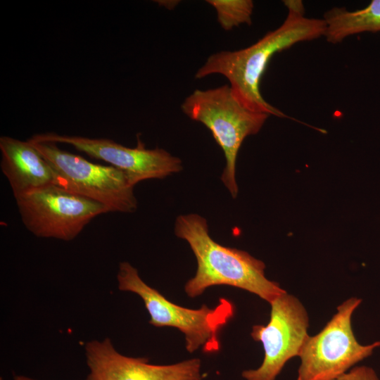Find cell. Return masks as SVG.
<instances>
[{
	"mask_svg": "<svg viewBox=\"0 0 380 380\" xmlns=\"http://www.w3.org/2000/svg\"><path fill=\"white\" fill-rule=\"evenodd\" d=\"M288 14L283 23L267 32L258 42L240 50L222 51L211 54L197 70L195 78L213 74L224 76L237 100L248 109L287 118L283 112L267 102L260 91V82L272 57L301 42L324 36L322 19L305 15L301 1H284Z\"/></svg>",
	"mask_w": 380,
	"mask_h": 380,
	"instance_id": "1",
	"label": "cell"
},
{
	"mask_svg": "<svg viewBox=\"0 0 380 380\" xmlns=\"http://www.w3.org/2000/svg\"><path fill=\"white\" fill-rule=\"evenodd\" d=\"M175 232L188 242L197 261L194 277L184 285V291L190 298L201 295L210 286L227 285L254 293L270 303L286 291L265 277L262 261L244 251L215 242L203 217L197 214L179 215Z\"/></svg>",
	"mask_w": 380,
	"mask_h": 380,
	"instance_id": "2",
	"label": "cell"
},
{
	"mask_svg": "<svg viewBox=\"0 0 380 380\" xmlns=\"http://www.w3.org/2000/svg\"><path fill=\"white\" fill-rule=\"evenodd\" d=\"M117 279L120 291L136 293L143 300L151 325L175 327L184 335L189 353L201 348L204 353L219 350L220 331L234 314V305L229 300L220 298L213 308L206 305L198 309L179 306L146 284L137 270L127 262L120 263Z\"/></svg>",
	"mask_w": 380,
	"mask_h": 380,
	"instance_id": "3",
	"label": "cell"
},
{
	"mask_svg": "<svg viewBox=\"0 0 380 380\" xmlns=\"http://www.w3.org/2000/svg\"><path fill=\"white\" fill-rule=\"evenodd\" d=\"M190 119L201 122L211 132L226 158L221 179L233 198L238 192L236 161L243 141L257 134L270 115L253 111L242 105L229 85L196 89L181 105Z\"/></svg>",
	"mask_w": 380,
	"mask_h": 380,
	"instance_id": "4",
	"label": "cell"
},
{
	"mask_svg": "<svg viewBox=\"0 0 380 380\" xmlns=\"http://www.w3.org/2000/svg\"><path fill=\"white\" fill-rule=\"evenodd\" d=\"M28 141L53 168L56 184L98 201L110 212L133 213L137 208L134 186L122 170L88 161L51 141Z\"/></svg>",
	"mask_w": 380,
	"mask_h": 380,
	"instance_id": "5",
	"label": "cell"
},
{
	"mask_svg": "<svg viewBox=\"0 0 380 380\" xmlns=\"http://www.w3.org/2000/svg\"><path fill=\"white\" fill-rule=\"evenodd\" d=\"M361 302L357 297L347 299L318 334L308 337L298 356L297 380L334 379L380 346V341L362 345L353 334L351 317Z\"/></svg>",
	"mask_w": 380,
	"mask_h": 380,
	"instance_id": "6",
	"label": "cell"
},
{
	"mask_svg": "<svg viewBox=\"0 0 380 380\" xmlns=\"http://www.w3.org/2000/svg\"><path fill=\"white\" fill-rule=\"evenodd\" d=\"M25 227L41 238L74 239L95 217L110 212L105 205L50 184L15 198Z\"/></svg>",
	"mask_w": 380,
	"mask_h": 380,
	"instance_id": "7",
	"label": "cell"
},
{
	"mask_svg": "<svg viewBox=\"0 0 380 380\" xmlns=\"http://www.w3.org/2000/svg\"><path fill=\"white\" fill-rule=\"evenodd\" d=\"M270 304L267 324L254 325L251 332L254 341L261 342L264 358L257 369L242 372L246 380H275L285 364L299 356L309 336L308 315L298 298L285 291Z\"/></svg>",
	"mask_w": 380,
	"mask_h": 380,
	"instance_id": "8",
	"label": "cell"
},
{
	"mask_svg": "<svg viewBox=\"0 0 380 380\" xmlns=\"http://www.w3.org/2000/svg\"><path fill=\"white\" fill-rule=\"evenodd\" d=\"M36 141L67 144L91 158L107 162L122 170L134 186L149 179H163L182 170L181 160L163 148L147 149L140 139L135 148L124 146L108 139L61 135L53 132L37 134Z\"/></svg>",
	"mask_w": 380,
	"mask_h": 380,
	"instance_id": "9",
	"label": "cell"
},
{
	"mask_svg": "<svg viewBox=\"0 0 380 380\" xmlns=\"http://www.w3.org/2000/svg\"><path fill=\"white\" fill-rule=\"evenodd\" d=\"M85 355L90 371L86 380H202L205 376L199 358L153 365L146 358L118 353L109 338L87 342Z\"/></svg>",
	"mask_w": 380,
	"mask_h": 380,
	"instance_id": "10",
	"label": "cell"
},
{
	"mask_svg": "<svg viewBox=\"0 0 380 380\" xmlns=\"http://www.w3.org/2000/svg\"><path fill=\"white\" fill-rule=\"evenodd\" d=\"M0 167L15 198L47 185L56 184L50 164L27 140L0 137Z\"/></svg>",
	"mask_w": 380,
	"mask_h": 380,
	"instance_id": "11",
	"label": "cell"
},
{
	"mask_svg": "<svg viewBox=\"0 0 380 380\" xmlns=\"http://www.w3.org/2000/svg\"><path fill=\"white\" fill-rule=\"evenodd\" d=\"M328 42L336 44L346 37L365 32L380 31V0H373L364 8L350 11L345 8H331L324 14Z\"/></svg>",
	"mask_w": 380,
	"mask_h": 380,
	"instance_id": "12",
	"label": "cell"
},
{
	"mask_svg": "<svg viewBox=\"0 0 380 380\" xmlns=\"http://www.w3.org/2000/svg\"><path fill=\"white\" fill-rule=\"evenodd\" d=\"M206 2L215 8L217 21L226 31L252 23L254 4L251 0H207Z\"/></svg>",
	"mask_w": 380,
	"mask_h": 380,
	"instance_id": "13",
	"label": "cell"
},
{
	"mask_svg": "<svg viewBox=\"0 0 380 380\" xmlns=\"http://www.w3.org/2000/svg\"><path fill=\"white\" fill-rule=\"evenodd\" d=\"M332 380H380L373 368L368 366H355Z\"/></svg>",
	"mask_w": 380,
	"mask_h": 380,
	"instance_id": "14",
	"label": "cell"
},
{
	"mask_svg": "<svg viewBox=\"0 0 380 380\" xmlns=\"http://www.w3.org/2000/svg\"><path fill=\"white\" fill-rule=\"evenodd\" d=\"M14 379L15 380H35L32 378H29L27 376H20V375H15L14 376Z\"/></svg>",
	"mask_w": 380,
	"mask_h": 380,
	"instance_id": "15",
	"label": "cell"
}]
</instances>
